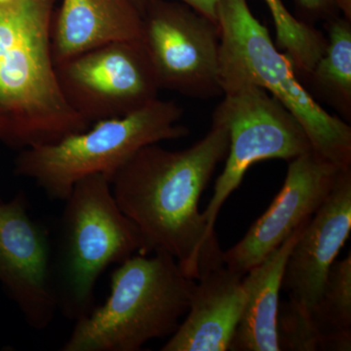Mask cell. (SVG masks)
<instances>
[{
	"instance_id": "18",
	"label": "cell",
	"mask_w": 351,
	"mask_h": 351,
	"mask_svg": "<svg viewBox=\"0 0 351 351\" xmlns=\"http://www.w3.org/2000/svg\"><path fill=\"white\" fill-rule=\"evenodd\" d=\"M311 316L323 336L351 331V255L335 261Z\"/></svg>"
},
{
	"instance_id": "4",
	"label": "cell",
	"mask_w": 351,
	"mask_h": 351,
	"mask_svg": "<svg viewBox=\"0 0 351 351\" xmlns=\"http://www.w3.org/2000/svg\"><path fill=\"white\" fill-rule=\"evenodd\" d=\"M64 202L52 239L51 278L58 311L77 320L93 308L101 274L134 254L144 255V240L119 209L105 176L83 178Z\"/></svg>"
},
{
	"instance_id": "17",
	"label": "cell",
	"mask_w": 351,
	"mask_h": 351,
	"mask_svg": "<svg viewBox=\"0 0 351 351\" xmlns=\"http://www.w3.org/2000/svg\"><path fill=\"white\" fill-rule=\"evenodd\" d=\"M276 25V41L299 73L308 76L326 50L327 38L295 19L281 0H265Z\"/></svg>"
},
{
	"instance_id": "3",
	"label": "cell",
	"mask_w": 351,
	"mask_h": 351,
	"mask_svg": "<svg viewBox=\"0 0 351 351\" xmlns=\"http://www.w3.org/2000/svg\"><path fill=\"white\" fill-rule=\"evenodd\" d=\"M195 280L165 252L132 256L112 272L103 306L75 320L63 351H137L171 337L188 313Z\"/></svg>"
},
{
	"instance_id": "14",
	"label": "cell",
	"mask_w": 351,
	"mask_h": 351,
	"mask_svg": "<svg viewBox=\"0 0 351 351\" xmlns=\"http://www.w3.org/2000/svg\"><path fill=\"white\" fill-rule=\"evenodd\" d=\"M143 39L144 17L134 0H63L53 19L55 64L107 44Z\"/></svg>"
},
{
	"instance_id": "10",
	"label": "cell",
	"mask_w": 351,
	"mask_h": 351,
	"mask_svg": "<svg viewBox=\"0 0 351 351\" xmlns=\"http://www.w3.org/2000/svg\"><path fill=\"white\" fill-rule=\"evenodd\" d=\"M25 193L0 199V283L25 322L43 330L57 313L51 278L52 237L32 218Z\"/></svg>"
},
{
	"instance_id": "19",
	"label": "cell",
	"mask_w": 351,
	"mask_h": 351,
	"mask_svg": "<svg viewBox=\"0 0 351 351\" xmlns=\"http://www.w3.org/2000/svg\"><path fill=\"white\" fill-rule=\"evenodd\" d=\"M277 341L279 351H318L324 348V336L311 314L302 313L291 301L279 304Z\"/></svg>"
},
{
	"instance_id": "6",
	"label": "cell",
	"mask_w": 351,
	"mask_h": 351,
	"mask_svg": "<svg viewBox=\"0 0 351 351\" xmlns=\"http://www.w3.org/2000/svg\"><path fill=\"white\" fill-rule=\"evenodd\" d=\"M182 114L175 101L157 98L135 112L99 120L58 142L22 149L16 174L34 180L50 199L64 201L83 178L100 174L112 182L145 145L189 136L188 127L178 123Z\"/></svg>"
},
{
	"instance_id": "12",
	"label": "cell",
	"mask_w": 351,
	"mask_h": 351,
	"mask_svg": "<svg viewBox=\"0 0 351 351\" xmlns=\"http://www.w3.org/2000/svg\"><path fill=\"white\" fill-rule=\"evenodd\" d=\"M351 230V168L341 171L326 200L297 240L284 269L285 290L302 313L319 302L328 274Z\"/></svg>"
},
{
	"instance_id": "8",
	"label": "cell",
	"mask_w": 351,
	"mask_h": 351,
	"mask_svg": "<svg viewBox=\"0 0 351 351\" xmlns=\"http://www.w3.org/2000/svg\"><path fill=\"white\" fill-rule=\"evenodd\" d=\"M144 43L160 89L210 99L223 94L219 27L182 2L152 0L144 15Z\"/></svg>"
},
{
	"instance_id": "23",
	"label": "cell",
	"mask_w": 351,
	"mask_h": 351,
	"mask_svg": "<svg viewBox=\"0 0 351 351\" xmlns=\"http://www.w3.org/2000/svg\"><path fill=\"white\" fill-rule=\"evenodd\" d=\"M152 0H134L136 5L138 6V8L140 9L141 12H142L143 15H144V12L147 6L149 5Z\"/></svg>"
},
{
	"instance_id": "21",
	"label": "cell",
	"mask_w": 351,
	"mask_h": 351,
	"mask_svg": "<svg viewBox=\"0 0 351 351\" xmlns=\"http://www.w3.org/2000/svg\"><path fill=\"white\" fill-rule=\"evenodd\" d=\"M196 12L218 24L219 0H179ZM219 25V24H218Z\"/></svg>"
},
{
	"instance_id": "7",
	"label": "cell",
	"mask_w": 351,
	"mask_h": 351,
	"mask_svg": "<svg viewBox=\"0 0 351 351\" xmlns=\"http://www.w3.org/2000/svg\"><path fill=\"white\" fill-rule=\"evenodd\" d=\"M223 92V100L215 110L213 120L228 129L230 149L214 195L201 213L213 232L219 210L253 164L269 159L292 160L313 151L302 124L263 87L237 82L225 85Z\"/></svg>"
},
{
	"instance_id": "5",
	"label": "cell",
	"mask_w": 351,
	"mask_h": 351,
	"mask_svg": "<svg viewBox=\"0 0 351 351\" xmlns=\"http://www.w3.org/2000/svg\"><path fill=\"white\" fill-rule=\"evenodd\" d=\"M218 24L221 88L243 82L263 87L302 124L316 154L339 169H350V126L302 86L292 62L277 50L247 0H219Z\"/></svg>"
},
{
	"instance_id": "15",
	"label": "cell",
	"mask_w": 351,
	"mask_h": 351,
	"mask_svg": "<svg viewBox=\"0 0 351 351\" xmlns=\"http://www.w3.org/2000/svg\"><path fill=\"white\" fill-rule=\"evenodd\" d=\"M311 219L295 228L278 248L242 278L243 308L228 350L279 351L277 316L284 269L293 247Z\"/></svg>"
},
{
	"instance_id": "22",
	"label": "cell",
	"mask_w": 351,
	"mask_h": 351,
	"mask_svg": "<svg viewBox=\"0 0 351 351\" xmlns=\"http://www.w3.org/2000/svg\"><path fill=\"white\" fill-rule=\"evenodd\" d=\"M336 6H338L339 10L345 15L346 19L351 20V0H335Z\"/></svg>"
},
{
	"instance_id": "9",
	"label": "cell",
	"mask_w": 351,
	"mask_h": 351,
	"mask_svg": "<svg viewBox=\"0 0 351 351\" xmlns=\"http://www.w3.org/2000/svg\"><path fill=\"white\" fill-rule=\"evenodd\" d=\"M55 66L69 104L90 124L123 117L158 98L144 39L107 44Z\"/></svg>"
},
{
	"instance_id": "11",
	"label": "cell",
	"mask_w": 351,
	"mask_h": 351,
	"mask_svg": "<svg viewBox=\"0 0 351 351\" xmlns=\"http://www.w3.org/2000/svg\"><path fill=\"white\" fill-rule=\"evenodd\" d=\"M341 171L313 151L290 160L282 189L269 209L239 243L223 252L226 267L245 276L265 260L319 209Z\"/></svg>"
},
{
	"instance_id": "1",
	"label": "cell",
	"mask_w": 351,
	"mask_h": 351,
	"mask_svg": "<svg viewBox=\"0 0 351 351\" xmlns=\"http://www.w3.org/2000/svg\"><path fill=\"white\" fill-rule=\"evenodd\" d=\"M228 149V129L213 120L211 130L188 149L145 145L110 182L119 209L142 234L144 255L169 254L193 280L225 265L218 237L208 228L198 204Z\"/></svg>"
},
{
	"instance_id": "20",
	"label": "cell",
	"mask_w": 351,
	"mask_h": 351,
	"mask_svg": "<svg viewBox=\"0 0 351 351\" xmlns=\"http://www.w3.org/2000/svg\"><path fill=\"white\" fill-rule=\"evenodd\" d=\"M300 6L316 18L331 17L332 10L336 7L335 0H297Z\"/></svg>"
},
{
	"instance_id": "16",
	"label": "cell",
	"mask_w": 351,
	"mask_h": 351,
	"mask_svg": "<svg viewBox=\"0 0 351 351\" xmlns=\"http://www.w3.org/2000/svg\"><path fill=\"white\" fill-rule=\"evenodd\" d=\"M327 45L308 77L318 94L345 120L351 119V25L346 18H330Z\"/></svg>"
},
{
	"instance_id": "2",
	"label": "cell",
	"mask_w": 351,
	"mask_h": 351,
	"mask_svg": "<svg viewBox=\"0 0 351 351\" xmlns=\"http://www.w3.org/2000/svg\"><path fill=\"white\" fill-rule=\"evenodd\" d=\"M55 3H0V137L22 149L91 126L69 104L58 78L52 54Z\"/></svg>"
},
{
	"instance_id": "24",
	"label": "cell",
	"mask_w": 351,
	"mask_h": 351,
	"mask_svg": "<svg viewBox=\"0 0 351 351\" xmlns=\"http://www.w3.org/2000/svg\"><path fill=\"white\" fill-rule=\"evenodd\" d=\"M9 1V0H0V3H3V2Z\"/></svg>"
},
{
	"instance_id": "13",
	"label": "cell",
	"mask_w": 351,
	"mask_h": 351,
	"mask_svg": "<svg viewBox=\"0 0 351 351\" xmlns=\"http://www.w3.org/2000/svg\"><path fill=\"white\" fill-rule=\"evenodd\" d=\"M243 276L226 265L201 276L186 319L161 350H228L243 308Z\"/></svg>"
}]
</instances>
